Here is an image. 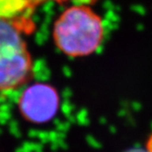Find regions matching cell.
Instances as JSON below:
<instances>
[{
    "mask_svg": "<svg viewBox=\"0 0 152 152\" xmlns=\"http://www.w3.org/2000/svg\"><path fill=\"white\" fill-rule=\"evenodd\" d=\"M104 37L102 17L88 4L74 3L60 13L53 24L54 45L69 57L94 53L101 47Z\"/></svg>",
    "mask_w": 152,
    "mask_h": 152,
    "instance_id": "1",
    "label": "cell"
},
{
    "mask_svg": "<svg viewBox=\"0 0 152 152\" xmlns=\"http://www.w3.org/2000/svg\"><path fill=\"white\" fill-rule=\"evenodd\" d=\"M25 34L16 24L0 19V92L18 89L31 80L34 62Z\"/></svg>",
    "mask_w": 152,
    "mask_h": 152,
    "instance_id": "2",
    "label": "cell"
},
{
    "mask_svg": "<svg viewBox=\"0 0 152 152\" xmlns=\"http://www.w3.org/2000/svg\"><path fill=\"white\" fill-rule=\"evenodd\" d=\"M58 107L59 97L56 88L44 83L28 86L18 102L23 118L34 124L50 121L56 115Z\"/></svg>",
    "mask_w": 152,
    "mask_h": 152,
    "instance_id": "3",
    "label": "cell"
},
{
    "mask_svg": "<svg viewBox=\"0 0 152 152\" xmlns=\"http://www.w3.org/2000/svg\"><path fill=\"white\" fill-rule=\"evenodd\" d=\"M34 10L30 0H0V19L16 24L26 34L32 31Z\"/></svg>",
    "mask_w": 152,
    "mask_h": 152,
    "instance_id": "4",
    "label": "cell"
},
{
    "mask_svg": "<svg viewBox=\"0 0 152 152\" xmlns=\"http://www.w3.org/2000/svg\"><path fill=\"white\" fill-rule=\"evenodd\" d=\"M75 2V3H80V4H88L92 0H30L32 7L36 9L38 6L44 4L47 2H56V3H66V2ZM89 5V4H88Z\"/></svg>",
    "mask_w": 152,
    "mask_h": 152,
    "instance_id": "5",
    "label": "cell"
},
{
    "mask_svg": "<svg viewBox=\"0 0 152 152\" xmlns=\"http://www.w3.org/2000/svg\"><path fill=\"white\" fill-rule=\"evenodd\" d=\"M146 152H147V151H146Z\"/></svg>",
    "mask_w": 152,
    "mask_h": 152,
    "instance_id": "6",
    "label": "cell"
}]
</instances>
